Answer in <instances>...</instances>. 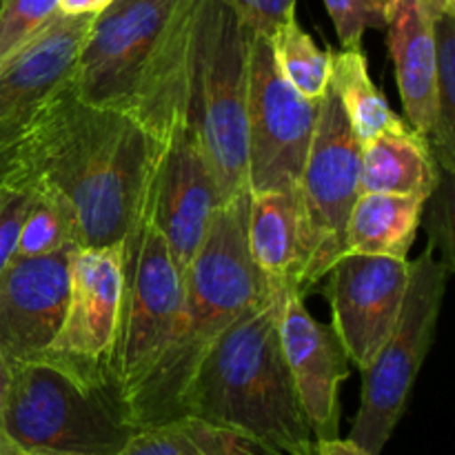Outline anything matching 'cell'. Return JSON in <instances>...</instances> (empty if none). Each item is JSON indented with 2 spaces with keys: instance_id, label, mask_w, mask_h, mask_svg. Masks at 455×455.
Instances as JSON below:
<instances>
[{
  "instance_id": "cell-29",
  "label": "cell",
  "mask_w": 455,
  "mask_h": 455,
  "mask_svg": "<svg viewBox=\"0 0 455 455\" xmlns=\"http://www.w3.org/2000/svg\"><path fill=\"white\" fill-rule=\"evenodd\" d=\"M249 34L271 38L284 22L296 18L298 0H229Z\"/></svg>"
},
{
  "instance_id": "cell-1",
  "label": "cell",
  "mask_w": 455,
  "mask_h": 455,
  "mask_svg": "<svg viewBox=\"0 0 455 455\" xmlns=\"http://www.w3.org/2000/svg\"><path fill=\"white\" fill-rule=\"evenodd\" d=\"M160 147L132 116L58 89L22 147L13 189H44L78 225L80 247L120 244L149 198Z\"/></svg>"
},
{
  "instance_id": "cell-36",
  "label": "cell",
  "mask_w": 455,
  "mask_h": 455,
  "mask_svg": "<svg viewBox=\"0 0 455 455\" xmlns=\"http://www.w3.org/2000/svg\"><path fill=\"white\" fill-rule=\"evenodd\" d=\"M0 455H4V453H3V451H0Z\"/></svg>"
},
{
  "instance_id": "cell-22",
  "label": "cell",
  "mask_w": 455,
  "mask_h": 455,
  "mask_svg": "<svg viewBox=\"0 0 455 455\" xmlns=\"http://www.w3.org/2000/svg\"><path fill=\"white\" fill-rule=\"evenodd\" d=\"M329 84L336 92L342 111L360 142L371 140L378 133L404 123L391 109L385 93L373 84L367 58L360 49H342L340 53H333Z\"/></svg>"
},
{
  "instance_id": "cell-2",
  "label": "cell",
  "mask_w": 455,
  "mask_h": 455,
  "mask_svg": "<svg viewBox=\"0 0 455 455\" xmlns=\"http://www.w3.org/2000/svg\"><path fill=\"white\" fill-rule=\"evenodd\" d=\"M196 0H111L76 58L80 100L132 116L158 145L187 118Z\"/></svg>"
},
{
  "instance_id": "cell-12",
  "label": "cell",
  "mask_w": 455,
  "mask_h": 455,
  "mask_svg": "<svg viewBox=\"0 0 455 455\" xmlns=\"http://www.w3.org/2000/svg\"><path fill=\"white\" fill-rule=\"evenodd\" d=\"M123 293V243L80 247L69 271V300L52 345L38 360L92 385H109ZM120 394V391H118Z\"/></svg>"
},
{
  "instance_id": "cell-21",
  "label": "cell",
  "mask_w": 455,
  "mask_h": 455,
  "mask_svg": "<svg viewBox=\"0 0 455 455\" xmlns=\"http://www.w3.org/2000/svg\"><path fill=\"white\" fill-rule=\"evenodd\" d=\"M118 455H275L262 444L194 416L136 431Z\"/></svg>"
},
{
  "instance_id": "cell-13",
  "label": "cell",
  "mask_w": 455,
  "mask_h": 455,
  "mask_svg": "<svg viewBox=\"0 0 455 455\" xmlns=\"http://www.w3.org/2000/svg\"><path fill=\"white\" fill-rule=\"evenodd\" d=\"M216 178L189 118L180 120L160 147L149 189L151 218L185 275L220 207Z\"/></svg>"
},
{
  "instance_id": "cell-30",
  "label": "cell",
  "mask_w": 455,
  "mask_h": 455,
  "mask_svg": "<svg viewBox=\"0 0 455 455\" xmlns=\"http://www.w3.org/2000/svg\"><path fill=\"white\" fill-rule=\"evenodd\" d=\"M29 196L27 189L0 191V274L16 251L22 218L29 207Z\"/></svg>"
},
{
  "instance_id": "cell-35",
  "label": "cell",
  "mask_w": 455,
  "mask_h": 455,
  "mask_svg": "<svg viewBox=\"0 0 455 455\" xmlns=\"http://www.w3.org/2000/svg\"><path fill=\"white\" fill-rule=\"evenodd\" d=\"M12 455H25V453H12Z\"/></svg>"
},
{
  "instance_id": "cell-28",
  "label": "cell",
  "mask_w": 455,
  "mask_h": 455,
  "mask_svg": "<svg viewBox=\"0 0 455 455\" xmlns=\"http://www.w3.org/2000/svg\"><path fill=\"white\" fill-rule=\"evenodd\" d=\"M345 49H360L367 29H385V0H324Z\"/></svg>"
},
{
  "instance_id": "cell-8",
  "label": "cell",
  "mask_w": 455,
  "mask_h": 455,
  "mask_svg": "<svg viewBox=\"0 0 455 455\" xmlns=\"http://www.w3.org/2000/svg\"><path fill=\"white\" fill-rule=\"evenodd\" d=\"M185 298V275L151 218L149 198L123 240V293L109 373L123 403L167 347Z\"/></svg>"
},
{
  "instance_id": "cell-26",
  "label": "cell",
  "mask_w": 455,
  "mask_h": 455,
  "mask_svg": "<svg viewBox=\"0 0 455 455\" xmlns=\"http://www.w3.org/2000/svg\"><path fill=\"white\" fill-rule=\"evenodd\" d=\"M58 13V0H0V62Z\"/></svg>"
},
{
  "instance_id": "cell-15",
  "label": "cell",
  "mask_w": 455,
  "mask_h": 455,
  "mask_svg": "<svg viewBox=\"0 0 455 455\" xmlns=\"http://www.w3.org/2000/svg\"><path fill=\"white\" fill-rule=\"evenodd\" d=\"M74 247L12 260L0 274V358L13 367L44 354L69 300Z\"/></svg>"
},
{
  "instance_id": "cell-33",
  "label": "cell",
  "mask_w": 455,
  "mask_h": 455,
  "mask_svg": "<svg viewBox=\"0 0 455 455\" xmlns=\"http://www.w3.org/2000/svg\"><path fill=\"white\" fill-rule=\"evenodd\" d=\"M9 378H12V367H9V364L0 358V416H3V404H4V395H7ZM0 451H3L4 455H12L7 449L3 447V443H0Z\"/></svg>"
},
{
  "instance_id": "cell-24",
  "label": "cell",
  "mask_w": 455,
  "mask_h": 455,
  "mask_svg": "<svg viewBox=\"0 0 455 455\" xmlns=\"http://www.w3.org/2000/svg\"><path fill=\"white\" fill-rule=\"evenodd\" d=\"M274 62L289 84L309 100H320L331 78V52L315 47L296 18L284 22L269 38Z\"/></svg>"
},
{
  "instance_id": "cell-19",
  "label": "cell",
  "mask_w": 455,
  "mask_h": 455,
  "mask_svg": "<svg viewBox=\"0 0 455 455\" xmlns=\"http://www.w3.org/2000/svg\"><path fill=\"white\" fill-rule=\"evenodd\" d=\"M440 167L427 138L407 123L363 142L360 194H394L425 200L435 189Z\"/></svg>"
},
{
  "instance_id": "cell-5",
  "label": "cell",
  "mask_w": 455,
  "mask_h": 455,
  "mask_svg": "<svg viewBox=\"0 0 455 455\" xmlns=\"http://www.w3.org/2000/svg\"><path fill=\"white\" fill-rule=\"evenodd\" d=\"M118 389L31 360L12 367L0 443L25 455H118L136 435Z\"/></svg>"
},
{
  "instance_id": "cell-34",
  "label": "cell",
  "mask_w": 455,
  "mask_h": 455,
  "mask_svg": "<svg viewBox=\"0 0 455 455\" xmlns=\"http://www.w3.org/2000/svg\"><path fill=\"white\" fill-rule=\"evenodd\" d=\"M420 3L425 4V9L434 18L443 16V13L455 12V0H420Z\"/></svg>"
},
{
  "instance_id": "cell-3",
  "label": "cell",
  "mask_w": 455,
  "mask_h": 455,
  "mask_svg": "<svg viewBox=\"0 0 455 455\" xmlns=\"http://www.w3.org/2000/svg\"><path fill=\"white\" fill-rule=\"evenodd\" d=\"M249 191L216 209L207 235L185 274V298L167 347L124 400L140 429L185 416L196 371L222 333L243 314L269 300L247 244Z\"/></svg>"
},
{
  "instance_id": "cell-27",
  "label": "cell",
  "mask_w": 455,
  "mask_h": 455,
  "mask_svg": "<svg viewBox=\"0 0 455 455\" xmlns=\"http://www.w3.org/2000/svg\"><path fill=\"white\" fill-rule=\"evenodd\" d=\"M422 222L429 234V247L435 256L453 271L455 238H453V173L440 169L435 189L427 198L422 209Z\"/></svg>"
},
{
  "instance_id": "cell-20",
  "label": "cell",
  "mask_w": 455,
  "mask_h": 455,
  "mask_svg": "<svg viewBox=\"0 0 455 455\" xmlns=\"http://www.w3.org/2000/svg\"><path fill=\"white\" fill-rule=\"evenodd\" d=\"M425 200L394 194H360L349 213L345 253L407 258L422 225Z\"/></svg>"
},
{
  "instance_id": "cell-4",
  "label": "cell",
  "mask_w": 455,
  "mask_h": 455,
  "mask_svg": "<svg viewBox=\"0 0 455 455\" xmlns=\"http://www.w3.org/2000/svg\"><path fill=\"white\" fill-rule=\"evenodd\" d=\"M280 307L269 298L222 333L187 389L185 416L235 431L275 455H300L314 434L284 363Z\"/></svg>"
},
{
  "instance_id": "cell-23",
  "label": "cell",
  "mask_w": 455,
  "mask_h": 455,
  "mask_svg": "<svg viewBox=\"0 0 455 455\" xmlns=\"http://www.w3.org/2000/svg\"><path fill=\"white\" fill-rule=\"evenodd\" d=\"M435 36V124L431 154L444 172L455 173V12L434 18Z\"/></svg>"
},
{
  "instance_id": "cell-14",
  "label": "cell",
  "mask_w": 455,
  "mask_h": 455,
  "mask_svg": "<svg viewBox=\"0 0 455 455\" xmlns=\"http://www.w3.org/2000/svg\"><path fill=\"white\" fill-rule=\"evenodd\" d=\"M327 275H331V327L340 338L349 363L363 371L398 323L409 287V260L345 253L333 262Z\"/></svg>"
},
{
  "instance_id": "cell-7",
  "label": "cell",
  "mask_w": 455,
  "mask_h": 455,
  "mask_svg": "<svg viewBox=\"0 0 455 455\" xmlns=\"http://www.w3.org/2000/svg\"><path fill=\"white\" fill-rule=\"evenodd\" d=\"M449 274L451 269L429 244L409 262V287L398 323L371 364L360 371V407L347 440L364 455L382 453L407 409L413 382L434 342Z\"/></svg>"
},
{
  "instance_id": "cell-16",
  "label": "cell",
  "mask_w": 455,
  "mask_h": 455,
  "mask_svg": "<svg viewBox=\"0 0 455 455\" xmlns=\"http://www.w3.org/2000/svg\"><path fill=\"white\" fill-rule=\"evenodd\" d=\"M280 345L296 385L314 440L340 438V385L351 376L349 358L331 324L305 307V296L289 293L280 307Z\"/></svg>"
},
{
  "instance_id": "cell-11",
  "label": "cell",
  "mask_w": 455,
  "mask_h": 455,
  "mask_svg": "<svg viewBox=\"0 0 455 455\" xmlns=\"http://www.w3.org/2000/svg\"><path fill=\"white\" fill-rule=\"evenodd\" d=\"M92 20L93 13L58 12L0 62V191L16 187L22 147L49 98L71 80Z\"/></svg>"
},
{
  "instance_id": "cell-9",
  "label": "cell",
  "mask_w": 455,
  "mask_h": 455,
  "mask_svg": "<svg viewBox=\"0 0 455 455\" xmlns=\"http://www.w3.org/2000/svg\"><path fill=\"white\" fill-rule=\"evenodd\" d=\"M320 100L284 80L269 38L249 34L247 58V191L300 187Z\"/></svg>"
},
{
  "instance_id": "cell-31",
  "label": "cell",
  "mask_w": 455,
  "mask_h": 455,
  "mask_svg": "<svg viewBox=\"0 0 455 455\" xmlns=\"http://www.w3.org/2000/svg\"><path fill=\"white\" fill-rule=\"evenodd\" d=\"M300 455H364L360 447H355L351 440H314L309 447L305 449Z\"/></svg>"
},
{
  "instance_id": "cell-17",
  "label": "cell",
  "mask_w": 455,
  "mask_h": 455,
  "mask_svg": "<svg viewBox=\"0 0 455 455\" xmlns=\"http://www.w3.org/2000/svg\"><path fill=\"white\" fill-rule=\"evenodd\" d=\"M249 256L267 293L283 302L300 293L314 256V235L300 187L249 194Z\"/></svg>"
},
{
  "instance_id": "cell-25",
  "label": "cell",
  "mask_w": 455,
  "mask_h": 455,
  "mask_svg": "<svg viewBox=\"0 0 455 455\" xmlns=\"http://www.w3.org/2000/svg\"><path fill=\"white\" fill-rule=\"evenodd\" d=\"M29 207L22 218L12 260L47 256L60 249H80L74 213L52 191L29 189Z\"/></svg>"
},
{
  "instance_id": "cell-32",
  "label": "cell",
  "mask_w": 455,
  "mask_h": 455,
  "mask_svg": "<svg viewBox=\"0 0 455 455\" xmlns=\"http://www.w3.org/2000/svg\"><path fill=\"white\" fill-rule=\"evenodd\" d=\"M111 4V0H58V12L67 16H80V13H100Z\"/></svg>"
},
{
  "instance_id": "cell-6",
  "label": "cell",
  "mask_w": 455,
  "mask_h": 455,
  "mask_svg": "<svg viewBox=\"0 0 455 455\" xmlns=\"http://www.w3.org/2000/svg\"><path fill=\"white\" fill-rule=\"evenodd\" d=\"M247 58L249 31L229 0H196L187 118L222 204L247 191Z\"/></svg>"
},
{
  "instance_id": "cell-10",
  "label": "cell",
  "mask_w": 455,
  "mask_h": 455,
  "mask_svg": "<svg viewBox=\"0 0 455 455\" xmlns=\"http://www.w3.org/2000/svg\"><path fill=\"white\" fill-rule=\"evenodd\" d=\"M360 151L363 142L351 129L331 84L323 93L314 138L300 176V194L314 235V256L302 296L345 256V231L355 198L360 196Z\"/></svg>"
},
{
  "instance_id": "cell-18",
  "label": "cell",
  "mask_w": 455,
  "mask_h": 455,
  "mask_svg": "<svg viewBox=\"0 0 455 455\" xmlns=\"http://www.w3.org/2000/svg\"><path fill=\"white\" fill-rule=\"evenodd\" d=\"M385 29L409 127L429 140L435 124L434 16L420 0H385Z\"/></svg>"
}]
</instances>
